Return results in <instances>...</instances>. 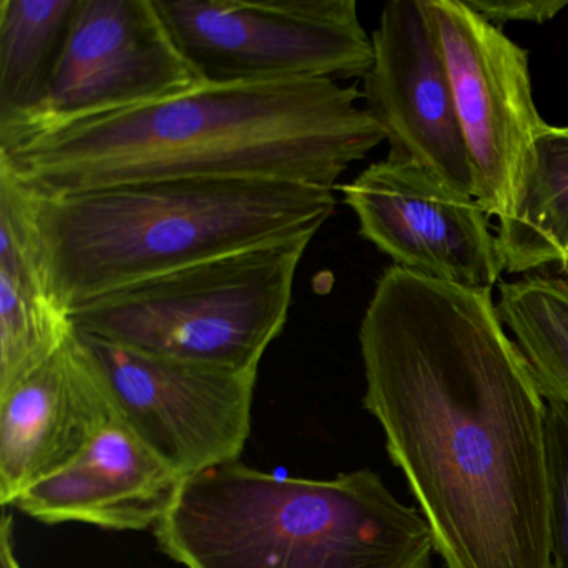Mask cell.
Returning a JSON list of instances; mask_svg holds the SVG:
<instances>
[{
  "instance_id": "6da1fadb",
  "label": "cell",
  "mask_w": 568,
  "mask_h": 568,
  "mask_svg": "<svg viewBox=\"0 0 568 568\" xmlns=\"http://www.w3.org/2000/svg\"><path fill=\"white\" fill-rule=\"evenodd\" d=\"M364 407L447 568H550L548 405L491 288L387 268L358 331Z\"/></svg>"
},
{
  "instance_id": "7a4b0ae2",
  "label": "cell",
  "mask_w": 568,
  "mask_h": 568,
  "mask_svg": "<svg viewBox=\"0 0 568 568\" xmlns=\"http://www.w3.org/2000/svg\"><path fill=\"white\" fill-rule=\"evenodd\" d=\"M361 99L335 81L201 84L0 152V162L39 197L179 179L334 191L385 141Z\"/></svg>"
},
{
  "instance_id": "3957f363",
  "label": "cell",
  "mask_w": 568,
  "mask_h": 568,
  "mask_svg": "<svg viewBox=\"0 0 568 568\" xmlns=\"http://www.w3.org/2000/svg\"><path fill=\"white\" fill-rule=\"evenodd\" d=\"M335 207L334 191L314 185L179 179L36 195V232L49 288L71 314L199 262L318 234Z\"/></svg>"
},
{
  "instance_id": "277c9868",
  "label": "cell",
  "mask_w": 568,
  "mask_h": 568,
  "mask_svg": "<svg viewBox=\"0 0 568 568\" xmlns=\"http://www.w3.org/2000/svg\"><path fill=\"white\" fill-rule=\"evenodd\" d=\"M185 568H430V525L381 475L277 477L242 462L182 481L154 528Z\"/></svg>"
},
{
  "instance_id": "5b68a950",
  "label": "cell",
  "mask_w": 568,
  "mask_h": 568,
  "mask_svg": "<svg viewBox=\"0 0 568 568\" xmlns=\"http://www.w3.org/2000/svg\"><path fill=\"white\" fill-rule=\"evenodd\" d=\"M317 234L254 245L95 298L81 334L155 357L258 371L287 324L298 265Z\"/></svg>"
},
{
  "instance_id": "8992f818",
  "label": "cell",
  "mask_w": 568,
  "mask_h": 568,
  "mask_svg": "<svg viewBox=\"0 0 568 568\" xmlns=\"http://www.w3.org/2000/svg\"><path fill=\"white\" fill-rule=\"evenodd\" d=\"M204 84L347 81L374 44L355 0H154Z\"/></svg>"
},
{
  "instance_id": "52a82bcc",
  "label": "cell",
  "mask_w": 568,
  "mask_h": 568,
  "mask_svg": "<svg viewBox=\"0 0 568 568\" xmlns=\"http://www.w3.org/2000/svg\"><path fill=\"white\" fill-rule=\"evenodd\" d=\"M201 84L154 0H79L44 101L0 152Z\"/></svg>"
},
{
  "instance_id": "ba28073f",
  "label": "cell",
  "mask_w": 568,
  "mask_h": 568,
  "mask_svg": "<svg viewBox=\"0 0 568 568\" xmlns=\"http://www.w3.org/2000/svg\"><path fill=\"white\" fill-rule=\"evenodd\" d=\"M78 335L119 417L184 480L241 458L251 435L257 371L172 361Z\"/></svg>"
},
{
  "instance_id": "9c48e42d",
  "label": "cell",
  "mask_w": 568,
  "mask_h": 568,
  "mask_svg": "<svg viewBox=\"0 0 568 568\" xmlns=\"http://www.w3.org/2000/svg\"><path fill=\"white\" fill-rule=\"evenodd\" d=\"M425 8L450 75L474 197L501 221L547 125L534 102L527 51L465 0H425Z\"/></svg>"
},
{
  "instance_id": "30bf717a",
  "label": "cell",
  "mask_w": 568,
  "mask_h": 568,
  "mask_svg": "<svg viewBox=\"0 0 568 568\" xmlns=\"http://www.w3.org/2000/svg\"><path fill=\"white\" fill-rule=\"evenodd\" d=\"M358 232L394 265L468 288H491L504 264L490 217L474 195L390 159L342 185Z\"/></svg>"
},
{
  "instance_id": "8fae6325",
  "label": "cell",
  "mask_w": 568,
  "mask_h": 568,
  "mask_svg": "<svg viewBox=\"0 0 568 568\" xmlns=\"http://www.w3.org/2000/svg\"><path fill=\"white\" fill-rule=\"evenodd\" d=\"M365 109L390 145V161L417 165L442 184L474 195L450 75L425 0H390L372 36Z\"/></svg>"
},
{
  "instance_id": "7c38bea8",
  "label": "cell",
  "mask_w": 568,
  "mask_h": 568,
  "mask_svg": "<svg viewBox=\"0 0 568 568\" xmlns=\"http://www.w3.org/2000/svg\"><path fill=\"white\" fill-rule=\"evenodd\" d=\"M119 417L78 332L41 367L0 395V504L78 460Z\"/></svg>"
},
{
  "instance_id": "4fadbf2b",
  "label": "cell",
  "mask_w": 568,
  "mask_h": 568,
  "mask_svg": "<svg viewBox=\"0 0 568 568\" xmlns=\"http://www.w3.org/2000/svg\"><path fill=\"white\" fill-rule=\"evenodd\" d=\"M182 481L118 417L78 460L26 490L12 507L44 524L148 530L169 514Z\"/></svg>"
},
{
  "instance_id": "5bb4252c",
  "label": "cell",
  "mask_w": 568,
  "mask_h": 568,
  "mask_svg": "<svg viewBox=\"0 0 568 568\" xmlns=\"http://www.w3.org/2000/svg\"><path fill=\"white\" fill-rule=\"evenodd\" d=\"M497 244L508 274L568 267V128L538 135Z\"/></svg>"
},
{
  "instance_id": "9a60e30c",
  "label": "cell",
  "mask_w": 568,
  "mask_h": 568,
  "mask_svg": "<svg viewBox=\"0 0 568 568\" xmlns=\"http://www.w3.org/2000/svg\"><path fill=\"white\" fill-rule=\"evenodd\" d=\"M79 0H0V142L44 101Z\"/></svg>"
},
{
  "instance_id": "2e32d148",
  "label": "cell",
  "mask_w": 568,
  "mask_h": 568,
  "mask_svg": "<svg viewBox=\"0 0 568 568\" xmlns=\"http://www.w3.org/2000/svg\"><path fill=\"white\" fill-rule=\"evenodd\" d=\"M498 315L545 397L568 408V267L500 282Z\"/></svg>"
},
{
  "instance_id": "e0dca14e",
  "label": "cell",
  "mask_w": 568,
  "mask_h": 568,
  "mask_svg": "<svg viewBox=\"0 0 568 568\" xmlns=\"http://www.w3.org/2000/svg\"><path fill=\"white\" fill-rule=\"evenodd\" d=\"M71 334V318L44 277L0 267V395L49 361Z\"/></svg>"
},
{
  "instance_id": "ac0fdd59",
  "label": "cell",
  "mask_w": 568,
  "mask_h": 568,
  "mask_svg": "<svg viewBox=\"0 0 568 568\" xmlns=\"http://www.w3.org/2000/svg\"><path fill=\"white\" fill-rule=\"evenodd\" d=\"M547 405L550 568H568V408L554 398Z\"/></svg>"
},
{
  "instance_id": "d6986e66",
  "label": "cell",
  "mask_w": 568,
  "mask_h": 568,
  "mask_svg": "<svg viewBox=\"0 0 568 568\" xmlns=\"http://www.w3.org/2000/svg\"><path fill=\"white\" fill-rule=\"evenodd\" d=\"M465 4L495 28L508 22L544 24L564 11L568 0H465Z\"/></svg>"
},
{
  "instance_id": "ffe728a7",
  "label": "cell",
  "mask_w": 568,
  "mask_h": 568,
  "mask_svg": "<svg viewBox=\"0 0 568 568\" xmlns=\"http://www.w3.org/2000/svg\"><path fill=\"white\" fill-rule=\"evenodd\" d=\"M0 568H21L14 551V518L9 514L0 524Z\"/></svg>"
},
{
  "instance_id": "44dd1931",
  "label": "cell",
  "mask_w": 568,
  "mask_h": 568,
  "mask_svg": "<svg viewBox=\"0 0 568 568\" xmlns=\"http://www.w3.org/2000/svg\"><path fill=\"white\" fill-rule=\"evenodd\" d=\"M445 568H447V567H445Z\"/></svg>"
}]
</instances>
